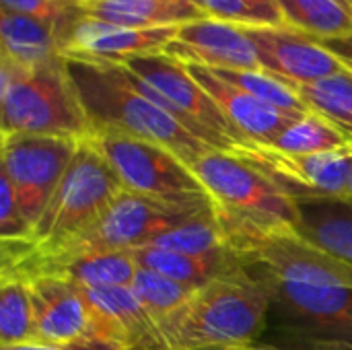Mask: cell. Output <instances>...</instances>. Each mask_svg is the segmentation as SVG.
<instances>
[{
  "instance_id": "cell-36",
  "label": "cell",
  "mask_w": 352,
  "mask_h": 350,
  "mask_svg": "<svg viewBox=\"0 0 352 350\" xmlns=\"http://www.w3.org/2000/svg\"><path fill=\"white\" fill-rule=\"evenodd\" d=\"M344 202H352V163L351 171H349V182H346V200Z\"/></svg>"
},
{
  "instance_id": "cell-7",
  "label": "cell",
  "mask_w": 352,
  "mask_h": 350,
  "mask_svg": "<svg viewBox=\"0 0 352 350\" xmlns=\"http://www.w3.org/2000/svg\"><path fill=\"white\" fill-rule=\"evenodd\" d=\"M87 140L107 161L122 190L161 198L208 196L192 167L167 146L111 130H95Z\"/></svg>"
},
{
  "instance_id": "cell-33",
  "label": "cell",
  "mask_w": 352,
  "mask_h": 350,
  "mask_svg": "<svg viewBox=\"0 0 352 350\" xmlns=\"http://www.w3.org/2000/svg\"><path fill=\"white\" fill-rule=\"evenodd\" d=\"M320 43L328 47L342 62V66L352 72V35L336 37V39H320Z\"/></svg>"
},
{
  "instance_id": "cell-14",
  "label": "cell",
  "mask_w": 352,
  "mask_h": 350,
  "mask_svg": "<svg viewBox=\"0 0 352 350\" xmlns=\"http://www.w3.org/2000/svg\"><path fill=\"white\" fill-rule=\"evenodd\" d=\"M169 56L184 64L212 70H260L256 45L243 27L219 19H198L177 29V37L167 47Z\"/></svg>"
},
{
  "instance_id": "cell-20",
  "label": "cell",
  "mask_w": 352,
  "mask_h": 350,
  "mask_svg": "<svg viewBox=\"0 0 352 350\" xmlns=\"http://www.w3.org/2000/svg\"><path fill=\"white\" fill-rule=\"evenodd\" d=\"M299 235L352 266V202H299Z\"/></svg>"
},
{
  "instance_id": "cell-32",
  "label": "cell",
  "mask_w": 352,
  "mask_h": 350,
  "mask_svg": "<svg viewBox=\"0 0 352 350\" xmlns=\"http://www.w3.org/2000/svg\"><path fill=\"white\" fill-rule=\"evenodd\" d=\"M0 350H128L126 347L101 340V338H80L74 342H60V344H47V342H31V344H19V347H2Z\"/></svg>"
},
{
  "instance_id": "cell-28",
  "label": "cell",
  "mask_w": 352,
  "mask_h": 350,
  "mask_svg": "<svg viewBox=\"0 0 352 350\" xmlns=\"http://www.w3.org/2000/svg\"><path fill=\"white\" fill-rule=\"evenodd\" d=\"M130 289L134 291L138 301L144 305V309L155 318L159 326L175 311H179L190 301V297L198 291L194 287L175 283L146 268H140L136 272V278Z\"/></svg>"
},
{
  "instance_id": "cell-13",
  "label": "cell",
  "mask_w": 352,
  "mask_h": 350,
  "mask_svg": "<svg viewBox=\"0 0 352 350\" xmlns=\"http://www.w3.org/2000/svg\"><path fill=\"white\" fill-rule=\"evenodd\" d=\"M252 37L260 64L287 85H307L346 70L320 39L293 27L245 29Z\"/></svg>"
},
{
  "instance_id": "cell-19",
  "label": "cell",
  "mask_w": 352,
  "mask_h": 350,
  "mask_svg": "<svg viewBox=\"0 0 352 350\" xmlns=\"http://www.w3.org/2000/svg\"><path fill=\"white\" fill-rule=\"evenodd\" d=\"M2 56L23 66H39L66 58L68 41L52 25L10 10H0Z\"/></svg>"
},
{
  "instance_id": "cell-21",
  "label": "cell",
  "mask_w": 352,
  "mask_h": 350,
  "mask_svg": "<svg viewBox=\"0 0 352 350\" xmlns=\"http://www.w3.org/2000/svg\"><path fill=\"white\" fill-rule=\"evenodd\" d=\"M136 262L140 268L159 272L175 283L200 289L212 278H217L221 272H225L231 264L237 262V258L231 252L210 254V256H194L184 254L175 250H163V248H140L134 250Z\"/></svg>"
},
{
  "instance_id": "cell-5",
  "label": "cell",
  "mask_w": 352,
  "mask_h": 350,
  "mask_svg": "<svg viewBox=\"0 0 352 350\" xmlns=\"http://www.w3.org/2000/svg\"><path fill=\"white\" fill-rule=\"evenodd\" d=\"M120 190L122 186L107 161L89 140H82L27 243L54 248L76 237L103 215Z\"/></svg>"
},
{
  "instance_id": "cell-24",
  "label": "cell",
  "mask_w": 352,
  "mask_h": 350,
  "mask_svg": "<svg viewBox=\"0 0 352 350\" xmlns=\"http://www.w3.org/2000/svg\"><path fill=\"white\" fill-rule=\"evenodd\" d=\"M31 342H37V326L29 281L0 274V349Z\"/></svg>"
},
{
  "instance_id": "cell-3",
  "label": "cell",
  "mask_w": 352,
  "mask_h": 350,
  "mask_svg": "<svg viewBox=\"0 0 352 350\" xmlns=\"http://www.w3.org/2000/svg\"><path fill=\"white\" fill-rule=\"evenodd\" d=\"M0 132L87 140L93 132L66 58L23 66L0 54Z\"/></svg>"
},
{
  "instance_id": "cell-27",
  "label": "cell",
  "mask_w": 352,
  "mask_h": 350,
  "mask_svg": "<svg viewBox=\"0 0 352 350\" xmlns=\"http://www.w3.org/2000/svg\"><path fill=\"white\" fill-rule=\"evenodd\" d=\"M212 70V68H210ZM217 76L223 80L239 87L241 91L254 95L256 99L289 113V116H303L307 113V105L301 101L297 91L280 80L278 76L266 72L264 68L260 70H212Z\"/></svg>"
},
{
  "instance_id": "cell-11",
  "label": "cell",
  "mask_w": 352,
  "mask_h": 350,
  "mask_svg": "<svg viewBox=\"0 0 352 350\" xmlns=\"http://www.w3.org/2000/svg\"><path fill=\"white\" fill-rule=\"evenodd\" d=\"M272 305L314 340L352 342V289L256 272Z\"/></svg>"
},
{
  "instance_id": "cell-26",
  "label": "cell",
  "mask_w": 352,
  "mask_h": 350,
  "mask_svg": "<svg viewBox=\"0 0 352 350\" xmlns=\"http://www.w3.org/2000/svg\"><path fill=\"white\" fill-rule=\"evenodd\" d=\"M276 151L283 153H295V155H314V153H330L349 149V140L322 116L307 111L299 118H295L272 144Z\"/></svg>"
},
{
  "instance_id": "cell-4",
  "label": "cell",
  "mask_w": 352,
  "mask_h": 350,
  "mask_svg": "<svg viewBox=\"0 0 352 350\" xmlns=\"http://www.w3.org/2000/svg\"><path fill=\"white\" fill-rule=\"evenodd\" d=\"M208 208H212L210 196L161 198L120 190L103 215L76 237L54 248L23 243L31 254L43 258L76 256L85 252H134Z\"/></svg>"
},
{
  "instance_id": "cell-29",
  "label": "cell",
  "mask_w": 352,
  "mask_h": 350,
  "mask_svg": "<svg viewBox=\"0 0 352 350\" xmlns=\"http://www.w3.org/2000/svg\"><path fill=\"white\" fill-rule=\"evenodd\" d=\"M200 10L225 23L243 29L287 27L278 0H194Z\"/></svg>"
},
{
  "instance_id": "cell-23",
  "label": "cell",
  "mask_w": 352,
  "mask_h": 350,
  "mask_svg": "<svg viewBox=\"0 0 352 350\" xmlns=\"http://www.w3.org/2000/svg\"><path fill=\"white\" fill-rule=\"evenodd\" d=\"M309 111L328 120L352 146V72L342 70L307 85H291Z\"/></svg>"
},
{
  "instance_id": "cell-18",
  "label": "cell",
  "mask_w": 352,
  "mask_h": 350,
  "mask_svg": "<svg viewBox=\"0 0 352 350\" xmlns=\"http://www.w3.org/2000/svg\"><path fill=\"white\" fill-rule=\"evenodd\" d=\"M87 17L138 29L182 27L206 14L194 0H85Z\"/></svg>"
},
{
  "instance_id": "cell-22",
  "label": "cell",
  "mask_w": 352,
  "mask_h": 350,
  "mask_svg": "<svg viewBox=\"0 0 352 350\" xmlns=\"http://www.w3.org/2000/svg\"><path fill=\"white\" fill-rule=\"evenodd\" d=\"M287 27L316 39L352 35V0H278Z\"/></svg>"
},
{
  "instance_id": "cell-2",
  "label": "cell",
  "mask_w": 352,
  "mask_h": 350,
  "mask_svg": "<svg viewBox=\"0 0 352 350\" xmlns=\"http://www.w3.org/2000/svg\"><path fill=\"white\" fill-rule=\"evenodd\" d=\"M270 305L262 281L237 260L161 324L165 350L252 344Z\"/></svg>"
},
{
  "instance_id": "cell-25",
  "label": "cell",
  "mask_w": 352,
  "mask_h": 350,
  "mask_svg": "<svg viewBox=\"0 0 352 350\" xmlns=\"http://www.w3.org/2000/svg\"><path fill=\"white\" fill-rule=\"evenodd\" d=\"M148 245L163 248V250H175V252H184V254H194V256H210V254L229 252L223 225L214 215V206L200 212L198 217L161 233Z\"/></svg>"
},
{
  "instance_id": "cell-16",
  "label": "cell",
  "mask_w": 352,
  "mask_h": 350,
  "mask_svg": "<svg viewBox=\"0 0 352 350\" xmlns=\"http://www.w3.org/2000/svg\"><path fill=\"white\" fill-rule=\"evenodd\" d=\"M192 76L204 87V91L214 99L225 120L233 128L237 140L250 144H272L276 136L299 116H289L254 95L241 91L239 87L223 80L210 68L188 64Z\"/></svg>"
},
{
  "instance_id": "cell-8",
  "label": "cell",
  "mask_w": 352,
  "mask_h": 350,
  "mask_svg": "<svg viewBox=\"0 0 352 350\" xmlns=\"http://www.w3.org/2000/svg\"><path fill=\"white\" fill-rule=\"evenodd\" d=\"M190 167L217 208L297 225L299 202L233 153L210 149Z\"/></svg>"
},
{
  "instance_id": "cell-1",
  "label": "cell",
  "mask_w": 352,
  "mask_h": 350,
  "mask_svg": "<svg viewBox=\"0 0 352 350\" xmlns=\"http://www.w3.org/2000/svg\"><path fill=\"white\" fill-rule=\"evenodd\" d=\"M66 66L93 132L111 130L157 142L179 155L188 165L212 149L196 138L163 105L142 93L122 64L66 58Z\"/></svg>"
},
{
  "instance_id": "cell-6",
  "label": "cell",
  "mask_w": 352,
  "mask_h": 350,
  "mask_svg": "<svg viewBox=\"0 0 352 350\" xmlns=\"http://www.w3.org/2000/svg\"><path fill=\"white\" fill-rule=\"evenodd\" d=\"M122 66L142 93L173 113L196 138L219 151H233L241 144L214 99L182 60L163 52L134 56Z\"/></svg>"
},
{
  "instance_id": "cell-17",
  "label": "cell",
  "mask_w": 352,
  "mask_h": 350,
  "mask_svg": "<svg viewBox=\"0 0 352 350\" xmlns=\"http://www.w3.org/2000/svg\"><path fill=\"white\" fill-rule=\"evenodd\" d=\"M95 307L103 336L128 350H165L161 326L130 287L85 289Z\"/></svg>"
},
{
  "instance_id": "cell-35",
  "label": "cell",
  "mask_w": 352,
  "mask_h": 350,
  "mask_svg": "<svg viewBox=\"0 0 352 350\" xmlns=\"http://www.w3.org/2000/svg\"><path fill=\"white\" fill-rule=\"evenodd\" d=\"M190 350H283L268 344H235V347H210V349H190Z\"/></svg>"
},
{
  "instance_id": "cell-34",
  "label": "cell",
  "mask_w": 352,
  "mask_h": 350,
  "mask_svg": "<svg viewBox=\"0 0 352 350\" xmlns=\"http://www.w3.org/2000/svg\"><path fill=\"white\" fill-rule=\"evenodd\" d=\"M307 350H352V342H344V340H311Z\"/></svg>"
},
{
  "instance_id": "cell-12",
  "label": "cell",
  "mask_w": 352,
  "mask_h": 350,
  "mask_svg": "<svg viewBox=\"0 0 352 350\" xmlns=\"http://www.w3.org/2000/svg\"><path fill=\"white\" fill-rule=\"evenodd\" d=\"M35 305L37 342L60 344L80 338H101V322L85 289L60 276L27 278Z\"/></svg>"
},
{
  "instance_id": "cell-9",
  "label": "cell",
  "mask_w": 352,
  "mask_h": 350,
  "mask_svg": "<svg viewBox=\"0 0 352 350\" xmlns=\"http://www.w3.org/2000/svg\"><path fill=\"white\" fill-rule=\"evenodd\" d=\"M82 140L62 136H2L0 175H4L31 225L37 223Z\"/></svg>"
},
{
  "instance_id": "cell-10",
  "label": "cell",
  "mask_w": 352,
  "mask_h": 350,
  "mask_svg": "<svg viewBox=\"0 0 352 350\" xmlns=\"http://www.w3.org/2000/svg\"><path fill=\"white\" fill-rule=\"evenodd\" d=\"M229 153L254 165L295 202L346 200L352 146L330 153L295 155L243 142Z\"/></svg>"
},
{
  "instance_id": "cell-30",
  "label": "cell",
  "mask_w": 352,
  "mask_h": 350,
  "mask_svg": "<svg viewBox=\"0 0 352 350\" xmlns=\"http://www.w3.org/2000/svg\"><path fill=\"white\" fill-rule=\"evenodd\" d=\"M0 6L2 10L33 17L56 27L66 37L68 45L74 27L87 17L85 0H0Z\"/></svg>"
},
{
  "instance_id": "cell-15",
  "label": "cell",
  "mask_w": 352,
  "mask_h": 350,
  "mask_svg": "<svg viewBox=\"0 0 352 350\" xmlns=\"http://www.w3.org/2000/svg\"><path fill=\"white\" fill-rule=\"evenodd\" d=\"M179 27L138 29L85 17L72 31L66 58L103 64H122L134 56L163 54L177 37Z\"/></svg>"
},
{
  "instance_id": "cell-31",
  "label": "cell",
  "mask_w": 352,
  "mask_h": 350,
  "mask_svg": "<svg viewBox=\"0 0 352 350\" xmlns=\"http://www.w3.org/2000/svg\"><path fill=\"white\" fill-rule=\"evenodd\" d=\"M31 225L25 219L10 182L0 175V239L2 241H29Z\"/></svg>"
}]
</instances>
